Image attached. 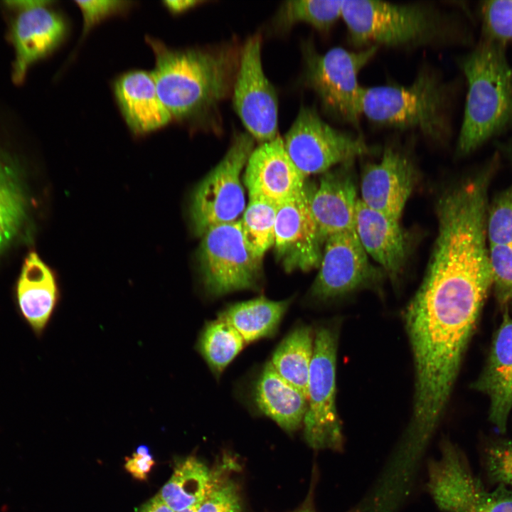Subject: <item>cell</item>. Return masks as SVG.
Here are the masks:
<instances>
[{"mask_svg": "<svg viewBox=\"0 0 512 512\" xmlns=\"http://www.w3.org/2000/svg\"><path fill=\"white\" fill-rule=\"evenodd\" d=\"M290 303L291 299L273 301L260 297L232 304L218 316L228 322L245 343H251L275 334Z\"/></svg>", "mask_w": 512, "mask_h": 512, "instance_id": "603a6c76", "label": "cell"}, {"mask_svg": "<svg viewBox=\"0 0 512 512\" xmlns=\"http://www.w3.org/2000/svg\"><path fill=\"white\" fill-rule=\"evenodd\" d=\"M487 245L498 302H512V186L499 193L489 207Z\"/></svg>", "mask_w": 512, "mask_h": 512, "instance_id": "d6986e66", "label": "cell"}, {"mask_svg": "<svg viewBox=\"0 0 512 512\" xmlns=\"http://www.w3.org/2000/svg\"><path fill=\"white\" fill-rule=\"evenodd\" d=\"M471 388L489 398V420L504 433L512 410V318L507 309L494 336L486 364Z\"/></svg>", "mask_w": 512, "mask_h": 512, "instance_id": "e0dca14e", "label": "cell"}, {"mask_svg": "<svg viewBox=\"0 0 512 512\" xmlns=\"http://www.w3.org/2000/svg\"><path fill=\"white\" fill-rule=\"evenodd\" d=\"M155 53L152 73L159 96L172 118L198 119L233 90L240 49L234 45L173 50L149 40Z\"/></svg>", "mask_w": 512, "mask_h": 512, "instance_id": "7a4b0ae2", "label": "cell"}, {"mask_svg": "<svg viewBox=\"0 0 512 512\" xmlns=\"http://www.w3.org/2000/svg\"><path fill=\"white\" fill-rule=\"evenodd\" d=\"M319 267L310 292L319 301L375 287L386 276L379 266L370 261L356 230L338 233L326 239Z\"/></svg>", "mask_w": 512, "mask_h": 512, "instance_id": "8fae6325", "label": "cell"}, {"mask_svg": "<svg viewBox=\"0 0 512 512\" xmlns=\"http://www.w3.org/2000/svg\"><path fill=\"white\" fill-rule=\"evenodd\" d=\"M311 188L277 207L274 252L286 272L319 267L324 245L310 207Z\"/></svg>", "mask_w": 512, "mask_h": 512, "instance_id": "4fadbf2b", "label": "cell"}, {"mask_svg": "<svg viewBox=\"0 0 512 512\" xmlns=\"http://www.w3.org/2000/svg\"><path fill=\"white\" fill-rule=\"evenodd\" d=\"M12 11L8 37L14 51L11 78L23 82L28 68L50 53L62 41L66 31L59 14L50 7V1H7Z\"/></svg>", "mask_w": 512, "mask_h": 512, "instance_id": "7c38bea8", "label": "cell"}, {"mask_svg": "<svg viewBox=\"0 0 512 512\" xmlns=\"http://www.w3.org/2000/svg\"><path fill=\"white\" fill-rule=\"evenodd\" d=\"M214 471L193 457L178 462L159 496L175 512L199 504L209 487Z\"/></svg>", "mask_w": 512, "mask_h": 512, "instance_id": "d4e9b609", "label": "cell"}, {"mask_svg": "<svg viewBox=\"0 0 512 512\" xmlns=\"http://www.w3.org/2000/svg\"><path fill=\"white\" fill-rule=\"evenodd\" d=\"M484 468L491 484L512 487V439H496L484 447Z\"/></svg>", "mask_w": 512, "mask_h": 512, "instance_id": "1f68e13d", "label": "cell"}, {"mask_svg": "<svg viewBox=\"0 0 512 512\" xmlns=\"http://www.w3.org/2000/svg\"><path fill=\"white\" fill-rule=\"evenodd\" d=\"M245 343L240 334L218 316L206 324L198 337L196 348L213 373L218 377Z\"/></svg>", "mask_w": 512, "mask_h": 512, "instance_id": "4316f807", "label": "cell"}, {"mask_svg": "<svg viewBox=\"0 0 512 512\" xmlns=\"http://www.w3.org/2000/svg\"><path fill=\"white\" fill-rule=\"evenodd\" d=\"M277 206L260 199H249L240 220L244 240L250 250L262 259L274 242Z\"/></svg>", "mask_w": 512, "mask_h": 512, "instance_id": "f1b7e54d", "label": "cell"}, {"mask_svg": "<svg viewBox=\"0 0 512 512\" xmlns=\"http://www.w3.org/2000/svg\"><path fill=\"white\" fill-rule=\"evenodd\" d=\"M416 176L415 165L408 151L394 144L388 145L379 161L365 168L360 200L368 208L400 221Z\"/></svg>", "mask_w": 512, "mask_h": 512, "instance_id": "5bb4252c", "label": "cell"}, {"mask_svg": "<svg viewBox=\"0 0 512 512\" xmlns=\"http://www.w3.org/2000/svg\"><path fill=\"white\" fill-rule=\"evenodd\" d=\"M342 1L294 0L284 1L277 12L276 28L286 31L299 23H305L321 31H329L341 17Z\"/></svg>", "mask_w": 512, "mask_h": 512, "instance_id": "83f0119b", "label": "cell"}, {"mask_svg": "<svg viewBox=\"0 0 512 512\" xmlns=\"http://www.w3.org/2000/svg\"><path fill=\"white\" fill-rule=\"evenodd\" d=\"M261 43L257 34L241 48L232 91L234 110L247 132L264 143L278 135V100L262 68Z\"/></svg>", "mask_w": 512, "mask_h": 512, "instance_id": "30bf717a", "label": "cell"}, {"mask_svg": "<svg viewBox=\"0 0 512 512\" xmlns=\"http://www.w3.org/2000/svg\"><path fill=\"white\" fill-rule=\"evenodd\" d=\"M504 149L506 150V153L509 155V158L512 161V141L510 142L507 146H505Z\"/></svg>", "mask_w": 512, "mask_h": 512, "instance_id": "74e56055", "label": "cell"}, {"mask_svg": "<svg viewBox=\"0 0 512 512\" xmlns=\"http://www.w3.org/2000/svg\"><path fill=\"white\" fill-rule=\"evenodd\" d=\"M137 512H175L159 496L144 503Z\"/></svg>", "mask_w": 512, "mask_h": 512, "instance_id": "e575fe53", "label": "cell"}, {"mask_svg": "<svg viewBox=\"0 0 512 512\" xmlns=\"http://www.w3.org/2000/svg\"><path fill=\"white\" fill-rule=\"evenodd\" d=\"M355 230L367 252L393 282L398 279L407 257V244L400 221L366 206L359 198Z\"/></svg>", "mask_w": 512, "mask_h": 512, "instance_id": "ac0fdd59", "label": "cell"}, {"mask_svg": "<svg viewBox=\"0 0 512 512\" xmlns=\"http://www.w3.org/2000/svg\"><path fill=\"white\" fill-rule=\"evenodd\" d=\"M196 512H242L241 499L237 485L230 478L214 471L207 491Z\"/></svg>", "mask_w": 512, "mask_h": 512, "instance_id": "4dcf8cb0", "label": "cell"}, {"mask_svg": "<svg viewBox=\"0 0 512 512\" xmlns=\"http://www.w3.org/2000/svg\"><path fill=\"white\" fill-rule=\"evenodd\" d=\"M247 132L238 133L220 161L195 188L190 205L194 233L201 237L215 225L238 220L245 208L240 174L254 149Z\"/></svg>", "mask_w": 512, "mask_h": 512, "instance_id": "52a82bcc", "label": "cell"}, {"mask_svg": "<svg viewBox=\"0 0 512 512\" xmlns=\"http://www.w3.org/2000/svg\"><path fill=\"white\" fill-rule=\"evenodd\" d=\"M282 139L288 156L305 178L324 174L336 165L353 161L373 150L360 133L331 127L316 109L307 106L300 108Z\"/></svg>", "mask_w": 512, "mask_h": 512, "instance_id": "ba28073f", "label": "cell"}, {"mask_svg": "<svg viewBox=\"0 0 512 512\" xmlns=\"http://www.w3.org/2000/svg\"><path fill=\"white\" fill-rule=\"evenodd\" d=\"M84 20L83 31L86 32L104 18L123 11L128 2L112 0L76 1Z\"/></svg>", "mask_w": 512, "mask_h": 512, "instance_id": "d6a6232c", "label": "cell"}, {"mask_svg": "<svg viewBox=\"0 0 512 512\" xmlns=\"http://www.w3.org/2000/svg\"><path fill=\"white\" fill-rule=\"evenodd\" d=\"M198 506V504L196 506H194L193 507H191L189 508L185 509L183 511H179V512H196Z\"/></svg>", "mask_w": 512, "mask_h": 512, "instance_id": "f35d334b", "label": "cell"}, {"mask_svg": "<svg viewBox=\"0 0 512 512\" xmlns=\"http://www.w3.org/2000/svg\"><path fill=\"white\" fill-rule=\"evenodd\" d=\"M337 324H321L314 330V353L308 381L304 437L316 449L341 451L344 437L336 405Z\"/></svg>", "mask_w": 512, "mask_h": 512, "instance_id": "8992f818", "label": "cell"}, {"mask_svg": "<svg viewBox=\"0 0 512 512\" xmlns=\"http://www.w3.org/2000/svg\"><path fill=\"white\" fill-rule=\"evenodd\" d=\"M457 63L467 82L456 146L462 156L512 127V69L506 45L484 39Z\"/></svg>", "mask_w": 512, "mask_h": 512, "instance_id": "3957f363", "label": "cell"}, {"mask_svg": "<svg viewBox=\"0 0 512 512\" xmlns=\"http://www.w3.org/2000/svg\"><path fill=\"white\" fill-rule=\"evenodd\" d=\"M114 89L126 122L136 133L154 131L171 119L159 96L152 73H128L116 82Z\"/></svg>", "mask_w": 512, "mask_h": 512, "instance_id": "ffe728a7", "label": "cell"}, {"mask_svg": "<svg viewBox=\"0 0 512 512\" xmlns=\"http://www.w3.org/2000/svg\"><path fill=\"white\" fill-rule=\"evenodd\" d=\"M202 2L196 0H169L164 3L170 11L178 14L188 11Z\"/></svg>", "mask_w": 512, "mask_h": 512, "instance_id": "d590c367", "label": "cell"}, {"mask_svg": "<svg viewBox=\"0 0 512 512\" xmlns=\"http://www.w3.org/2000/svg\"><path fill=\"white\" fill-rule=\"evenodd\" d=\"M305 179L279 135L253 149L243 177L249 199L263 200L277 207L299 195L304 188Z\"/></svg>", "mask_w": 512, "mask_h": 512, "instance_id": "9a60e30c", "label": "cell"}, {"mask_svg": "<svg viewBox=\"0 0 512 512\" xmlns=\"http://www.w3.org/2000/svg\"><path fill=\"white\" fill-rule=\"evenodd\" d=\"M155 461L147 446H139L132 457L126 458L125 469L136 479L144 481L147 478Z\"/></svg>", "mask_w": 512, "mask_h": 512, "instance_id": "836d02e7", "label": "cell"}, {"mask_svg": "<svg viewBox=\"0 0 512 512\" xmlns=\"http://www.w3.org/2000/svg\"><path fill=\"white\" fill-rule=\"evenodd\" d=\"M353 161L325 173L317 188H311L310 207L323 240L355 230L359 200L353 172Z\"/></svg>", "mask_w": 512, "mask_h": 512, "instance_id": "2e32d148", "label": "cell"}, {"mask_svg": "<svg viewBox=\"0 0 512 512\" xmlns=\"http://www.w3.org/2000/svg\"><path fill=\"white\" fill-rule=\"evenodd\" d=\"M201 238L198 258L203 283L210 294L257 287L262 259L247 246L240 220L211 227Z\"/></svg>", "mask_w": 512, "mask_h": 512, "instance_id": "9c48e42d", "label": "cell"}, {"mask_svg": "<svg viewBox=\"0 0 512 512\" xmlns=\"http://www.w3.org/2000/svg\"><path fill=\"white\" fill-rule=\"evenodd\" d=\"M341 17L348 41L360 50L444 47L466 45L472 40L461 17L434 2L342 1Z\"/></svg>", "mask_w": 512, "mask_h": 512, "instance_id": "6da1fadb", "label": "cell"}, {"mask_svg": "<svg viewBox=\"0 0 512 512\" xmlns=\"http://www.w3.org/2000/svg\"><path fill=\"white\" fill-rule=\"evenodd\" d=\"M296 512H315L312 506L306 505Z\"/></svg>", "mask_w": 512, "mask_h": 512, "instance_id": "8d00e7d4", "label": "cell"}, {"mask_svg": "<svg viewBox=\"0 0 512 512\" xmlns=\"http://www.w3.org/2000/svg\"><path fill=\"white\" fill-rule=\"evenodd\" d=\"M456 85L426 65L407 85L363 87L362 114L373 124L398 130H417L437 143L452 134L451 111Z\"/></svg>", "mask_w": 512, "mask_h": 512, "instance_id": "277c9868", "label": "cell"}, {"mask_svg": "<svg viewBox=\"0 0 512 512\" xmlns=\"http://www.w3.org/2000/svg\"><path fill=\"white\" fill-rule=\"evenodd\" d=\"M0 150V252L15 238L26 218V200L16 166Z\"/></svg>", "mask_w": 512, "mask_h": 512, "instance_id": "484cf974", "label": "cell"}, {"mask_svg": "<svg viewBox=\"0 0 512 512\" xmlns=\"http://www.w3.org/2000/svg\"><path fill=\"white\" fill-rule=\"evenodd\" d=\"M314 343V330L307 325H299L280 342L270 361L278 374L306 398Z\"/></svg>", "mask_w": 512, "mask_h": 512, "instance_id": "cb8c5ba5", "label": "cell"}, {"mask_svg": "<svg viewBox=\"0 0 512 512\" xmlns=\"http://www.w3.org/2000/svg\"><path fill=\"white\" fill-rule=\"evenodd\" d=\"M16 296L24 319L36 333H41L57 304L58 289L51 269L34 251L24 259Z\"/></svg>", "mask_w": 512, "mask_h": 512, "instance_id": "44dd1931", "label": "cell"}, {"mask_svg": "<svg viewBox=\"0 0 512 512\" xmlns=\"http://www.w3.org/2000/svg\"><path fill=\"white\" fill-rule=\"evenodd\" d=\"M480 16L482 39L504 45L512 41V0L482 1Z\"/></svg>", "mask_w": 512, "mask_h": 512, "instance_id": "f546056e", "label": "cell"}, {"mask_svg": "<svg viewBox=\"0 0 512 512\" xmlns=\"http://www.w3.org/2000/svg\"><path fill=\"white\" fill-rule=\"evenodd\" d=\"M253 395L258 409L287 432H294L303 424L307 398L282 378L270 361L263 367Z\"/></svg>", "mask_w": 512, "mask_h": 512, "instance_id": "7402d4cb", "label": "cell"}, {"mask_svg": "<svg viewBox=\"0 0 512 512\" xmlns=\"http://www.w3.org/2000/svg\"><path fill=\"white\" fill-rule=\"evenodd\" d=\"M303 47L305 85L317 95L323 111L329 117L351 125L358 132L363 90L358 75L379 48L351 51L335 47L322 54L312 44Z\"/></svg>", "mask_w": 512, "mask_h": 512, "instance_id": "5b68a950", "label": "cell"}]
</instances>
